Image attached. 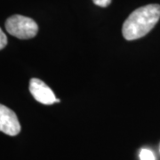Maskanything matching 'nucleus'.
I'll return each instance as SVG.
<instances>
[{
    "label": "nucleus",
    "instance_id": "nucleus-1",
    "mask_svg": "<svg viewBox=\"0 0 160 160\" xmlns=\"http://www.w3.org/2000/svg\"><path fill=\"white\" fill-rule=\"evenodd\" d=\"M160 19V6L151 4L133 11L125 21L122 33L126 40L141 38L149 33Z\"/></svg>",
    "mask_w": 160,
    "mask_h": 160
},
{
    "label": "nucleus",
    "instance_id": "nucleus-2",
    "mask_svg": "<svg viewBox=\"0 0 160 160\" xmlns=\"http://www.w3.org/2000/svg\"><path fill=\"white\" fill-rule=\"evenodd\" d=\"M6 29L12 36L20 39L33 38L38 31V26L33 19L14 14L6 22Z\"/></svg>",
    "mask_w": 160,
    "mask_h": 160
},
{
    "label": "nucleus",
    "instance_id": "nucleus-3",
    "mask_svg": "<svg viewBox=\"0 0 160 160\" xmlns=\"http://www.w3.org/2000/svg\"><path fill=\"white\" fill-rule=\"evenodd\" d=\"M0 131L10 136H15L21 132L17 115L3 104H0Z\"/></svg>",
    "mask_w": 160,
    "mask_h": 160
},
{
    "label": "nucleus",
    "instance_id": "nucleus-4",
    "mask_svg": "<svg viewBox=\"0 0 160 160\" xmlns=\"http://www.w3.org/2000/svg\"><path fill=\"white\" fill-rule=\"evenodd\" d=\"M29 91L35 100L42 104L51 105L57 102V99L55 98V95L51 88L38 78L30 79Z\"/></svg>",
    "mask_w": 160,
    "mask_h": 160
},
{
    "label": "nucleus",
    "instance_id": "nucleus-5",
    "mask_svg": "<svg viewBox=\"0 0 160 160\" xmlns=\"http://www.w3.org/2000/svg\"><path fill=\"white\" fill-rule=\"evenodd\" d=\"M140 159L141 160H156L154 153L148 149H143L140 152Z\"/></svg>",
    "mask_w": 160,
    "mask_h": 160
},
{
    "label": "nucleus",
    "instance_id": "nucleus-6",
    "mask_svg": "<svg viewBox=\"0 0 160 160\" xmlns=\"http://www.w3.org/2000/svg\"><path fill=\"white\" fill-rule=\"evenodd\" d=\"M7 45V37L0 28V50L4 49Z\"/></svg>",
    "mask_w": 160,
    "mask_h": 160
},
{
    "label": "nucleus",
    "instance_id": "nucleus-7",
    "mask_svg": "<svg viewBox=\"0 0 160 160\" xmlns=\"http://www.w3.org/2000/svg\"><path fill=\"white\" fill-rule=\"evenodd\" d=\"M93 3L101 7H107L111 3V0H92Z\"/></svg>",
    "mask_w": 160,
    "mask_h": 160
}]
</instances>
